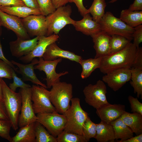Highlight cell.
Here are the masks:
<instances>
[{"label": "cell", "instance_id": "1", "mask_svg": "<svg viewBox=\"0 0 142 142\" xmlns=\"http://www.w3.org/2000/svg\"><path fill=\"white\" fill-rule=\"evenodd\" d=\"M137 48L130 42L123 49L102 57L100 71L106 74L114 70L132 67Z\"/></svg>", "mask_w": 142, "mask_h": 142}, {"label": "cell", "instance_id": "2", "mask_svg": "<svg viewBox=\"0 0 142 142\" xmlns=\"http://www.w3.org/2000/svg\"><path fill=\"white\" fill-rule=\"evenodd\" d=\"M4 103L12 127L15 131L18 128L19 113L21 110L22 99L20 93L11 90L2 79L1 81Z\"/></svg>", "mask_w": 142, "mask_h": 142}, {"label": "cell", "instance_id": "3", "mask_svg": "<svg viewBox=\"0 0 142 142\" xmlns=\"http://www.w3.org/2000/svg\"><path fill=\"white\" fill-rule=\"evenodd\" d=\"M71 101V105L63 114L66 119L63 130L82 135L83 125L88 114L81 106L80 99L72 98Z\"/></svg>", "mask_w": 142, "mask_h": 142}, {"label": "cell", "instance_id": "4", "mask_svg": "<svg viewBox=\"0 0 142 142\" xmlns=\"http://www.w3.org/2000/svg\"><path fill=\"white\" fill-rule=\"evenodd\" d=\"M51 102L57 111L64 114L69 108L73 97V87L70 83L60 81L53 84L50 91Z\"/></svg>", "mask_w": 142, "mask_h": 142}, {"label": "cell", "instance_id": "5", "mask_svg": "<svg viewBox=\"0 0 142 142\" xmlns=\"http://www.w3.org/2000/svg\"><path fill=\"white\" fill-rule=\"evenodd\" d=\"M101 30L111 36H123L131 41L133 39L134 28L130 27L111 12H106L99 22Z\"/></svg>", "mask_w": 142, "mask_h": 142}, {"label": "cell", "instance_id": "6", "mask_svg": "<svg viewBox=\"0 0 142 142\" xmlns=\"http://www.w3.org/2000/svg\"><path fill=\"white\" fill-rule=\"evenodd\" d=\"M72 12L71 6L68 5L57 8L54 12L46 16L47 28L46 36L58 34L66 25L73 26L75 21L70 17Z\"/></svg>", "mask_w": 142, "mask_h": 142}, {"label": "cell", "instance_id": "7", "mask_svg": "<svg viewBox=\"0 0 142 142\" xmlns=\"http://www.w3.org/2000/svg\"><path fill=\"white\" fill-rule=\"evenodd\" d=\"M44 87L33 85L31 87V100L36 114L57 112L50 101V91Z\"/></svg>", "mask_w": 142, "mask_h": 142}, {"label": "cell", "instance_id": "8", "mask_svg": "<svg viewBox=\"0 0 142 142\" xmlns=\"http://www.w3.org/2000/svg\"><path fill=\"white\" fill-rule=\"evenodd\" d=\"M83 93L86 103L96 109L109 103L106 98V87L102 80H99L95 84L85 86Z\"/></svg>", "mask_w": 142, "mask_h": 142}, {"label": "cell", "instance_id": "9", "mask_svg": "<svg viewBox=\"0 0 142 142\" xmlns=\"http://www.w3.org/2000/svg\"><path fill=\"white\" fill-rule=\"evenodd\" d=\"M36 121L45 127L52 135L56 137L64 130L66 119L63 114L57 112L37 114Z\"/></svg>", "mask_w": 142, "mask_h": 142}, {"label": "cell", "instance_id": "10", "mask_svg": "<svg viewBox=\"0 0 142 142\" xmlns=\"http://www.w3.org/2000/svg\"><path fill=\"white\" fill-rule=\"evenodd\" d=\"M22 104L21 113L19 116L18 124L20 128L37 121V118L33 108L31 100V87L20 88Z\"/></svg>", "mask_w": 142, "mask_h": 142}, {"label": "cell", "instance_id": "11", "mask_svg": "<svg viewBox=\"0 0 142 142\" xmlns=\"http://www.w3.org/2000/svg\"><path fill=\"white\" fill-rule=\"evenodd\" d=\"M62 59L58 58L52 60H44L42 57L39 58L38 63L34 66V69L43 71L45 73L46 78L47 88H50L54 84L59 82L60 77L68 73L65 71L60 73H57L55 69L57 64L60 62Z\"/></svg>", "mask_w": 142, "mask_h": 142}, {"label": "cell", "instance_id": "12", "mask_svg": "<svg viewBox=\"0 0 142 142\" xmlns=\"http://www.w3.org/2000/svg\"><path fill=\"white\" fill-rule=\"evenodd\" d=\"M21 19L30 36H46L47 28L46 16L41 14L32 15Z\"/></svg>", "mask_w": 142, "mask_h": 142}, {"label": "cell", "instance_id": "13", "mask_svg": "<svg viewBox=\"0 0 142 142\" xmlns=\"http://www.w3.org/2000/svg\"><path fill=\"white\" fill-rule=\"evenodd\" d=\"M0 19L1 26L13 31L17 38L25 40L31 39L21 18L8 14L0 10Z\"/></svg>", "mask_w": 142, "mask_h": 142}, {"label": "cell", "instance_id": "14", "mask_svg": "<svg viewBox=\"0 0 142 142\" xmlns=\"http://www.w3.org/2000/svg\"><path fill=\"white\" fill-rule=\"evenodd\" d=\"M131 77L130 69H122L114 70L104 76L102 81L115 92L118 90L130 81Z\"/></svg>", "mask_w": 142, "mask_h": 142}, {"label": "cell", "instance_id": "15", "mask_svg": "<svg viewBox=\"0 0 142 142\" xmlns=\"http://www.w3.org/2000/svg\"><path fill=\"white\" fill-rule=\"evenodd\" d=\"M58 34H53L48 36L39 37L38 43L33 50L28 54L19 58V60L25 63L31 62L36 57H42L47 47L51 44L58 40Z\"/></svg>", "mask_w": 142, "mask_h": 142}, {"label": "cell", "instance_id": "16", "mask_svg": "<svg viewBox=\"0 0 142 142\" xmlns=\"http://www.w3.org/2000/svg\"><path fill=\"white\" fill-rule=\"evenodd\" d=\"M39 37L27 40L17 38L10 42L9 48L12 56L20 58L29 53L36 45Z\"/></svg>", "mask_w": 142, "mask_h": 142}, {"label": "cell", "instance_id": "17", "mask_svg": "<svg viewBox=\"0 0 142 142\" xmlns=\"http://www.w3.org/2000/svg\"><path fill=\"white\" fill-rule=\"evenodd\" d=\"M125 111V105L109 103L97 109L96 113L101 120L110 124L119 118Z\"/></svg>", "mask_w": 142, "mask_h": 142}, {"label": "cell", "instance_id": "18", "mask_svg": "<svg viewBox=\"0 0 142 142\" xmlns=\"http://www.w3.org/2000/svg\"><path fill=\"white\" fill-rule=\"evenodd\" d=\"M46 60H52L58 58L68 59L79 63L82 57L72 52L60 48L55 42L49 45L42 57Z\"/></svg>", "mask_w": 142, "mask_h": 142}, {"label": "cell", "instance_id": "19", "mask_svg": "<svg viewBox=\"0 0 142 142\" xmlns=\"http://www.w3.org/2000/svg\"><path fill=\"white\" fill-rule=\"evenodd\" d=\"M11 61L13 65H16L18 68V73L21 75L23 81H30L34 84L47 88L46 85L38 79L34 70V66L38 62L37 59L34 58L31 63L26 64L19 63L13 60Z\"/></svg>", "mask_w": 142, "mask_h": 142}, {"label": "cell", "instance_id": "20", "mask_svg": "<svg viewBox=\"0 0 142 142\" xmlns=\"http://www.w3.org/2000/svg\"><path fill=\"white\" fill-rule=\"evenodd\" d=\"M91 36L96 52L95 58L102 57L109 54L111 36L101 31Z\"/></svg>", "mask_w": 142, "mask_h": 142}, {"label": "cell", "instance_id": "21", "mask_svg": "<svg viewBox=\"0 0 142 142\" xmlns=\"http://www.w3.org/2000/svg\"><path fill=\"white\" fill-rule=\"evenodd\" d=\"M89 14L84 16L81 20L75 21L73 26L77 31L91 36L101 30L99 23L94 21Z\"/></svg>", "mask_w": 142, "mask_h": 142}, {"label": "cell", "instance_id": "22", "mask_svg": "<svg viewBox=\"0 0 142 142\" xmlns=\"http://www.w3.org/2000/svg\"><path fill=\"white\" fill-rule=\"evenodd\" d=\"M98 142H114L115 134L112 126L110 124L101 120L96 124V132L94 138Z\"/></svg>", "mask_w": 142, "mask_h": 142}, {"label": "cell", "instance_id": "23", "mask_svg": "<svg viewBox=\"0 0 142 142\" xmlns=\"http://www.w3.org/2000/svg\"><path fill=\"white\" fill-rule=\"evenodd\" d=\"M120 118L136 135L142 134V115L136 112L130 113L126 111Z\"/></svg>", "mask_w": 142, "mask_h": 142}, {"label": "cell", "instance_id": "24", "mask_svg": "<svg viewBox=\"0 0 142 142\" xmlns=\"http://www.w3.org/2000/svg\"><path fill=\"white\" fill-rule=\"evenodd\" d=\"M0 10L8 14L21 18L30 15L41 14L39 9L27 6H1L0 7Z\"/></svg>", "mask_w": 142, "mask_h": 142}, {"label": "cell", "instance_id": "25", "mask_svg": "<svg viewBox=\"0 0 142 142\" xmlns=\"http://www.w3.org/2000/svg\"><path fill=\"white\" fill-rule=\"evenodd\" d=\"M35 122L20 127L17 134L12 137V142H35Z\"/></svg>", "mask_w": 142, "mask_h": 142}, {"label": "cell", "instance_id": "26", "mask_svg": "<svg viewBox=\"0 0 142 142\" xmlns=\"http://www.w3.org/2000/svg\"><path fill=\"white\" fill-rule=\"evenodd\" d=\"M110 124L114 130L115 139H120L118 142H121L133 136L134 133L123 122L120 117Z\"/></svg>", "mask_w": 142, "mask_h": 142}, {"label": "cell", "instance_id": "27", "mask_svg": "<svg viewBox=\"0 0 142 142\" xmlns=\"http://www.w3.org/2000/svg\"><path fill=\"white\" fill-rule=\"evenodd\" d=\"M128 25L134 28L142 23V11H131L128 9L123 10L120 18Z\"/></svg>", "mask_w": 142, "mask_h": 142}, {"label": "cell", "instance_id": "28", "mask_svg": "<svg viewBox=\"0 0 142 142\" xmlns=\"http://www.w3.org/2000/svg\"><path fill=\"white\" fill-rule=\"evenodd\" d=\"M102 57L90 58L86 59H82L79 63L82 67V70L81 77L83 79L88 77L97 68H99Z\"/></svg>", "mask_w": 142, "mask_h": 142}, {"label": "cell", "instance_id": "29", "mask_svg": "<svg viewBox=\"0 0 142 142\" xmlns=\"http://www.w3.org/2000/svg\"><path fill=\"white\" fill-rule=\"evenodd\" d=\"M131 80L130 83L133 87L134 93H136L137 97L142 99V69L133 67L130 69Z\"/></svg>", "mask_w": 142, "mask_h": 142}, {"label": "cell", "instance_id": "30", "mask_svg": "<svg viewBox=\"0 0 142 142\" xmlns=\"http://www.w3.org/2000/svg\"><path fill=\"white\" fill-rule=\"evenodd\" d=\"M106 6L105 0H93L88 10L94 21L99 23L105 13V10Z\"/></svg>", "mask_w": 142, "mask_h": 142}, {"label": "cell", "instance_id": "31", "mask_svg": "<svg viewBox=\"0 0 142 142\" xmlns=\"http://www.w3.org/2000/svg\"><path fill=\"white\" fill-rule=\"evenodd\" d=\"M35 142H57V138L50 135L40 123L35 122Z\"/></svg>", "mask_w": 142, "mask_h": 142}, {"label": "cell", "instance_id": "32", "mask_svg": "<svg viewBox=\"0 0 142 142\" xmlns=\"http://www.w3.org/2000/svg\"><path fill=\"white\" fill-rule=\"evenodd\" d=\"M130 42V41L123 36L118 35H111L109 54L121 50Z\"/></svg>", "mask_w": 142, "mask_h": 142}, {"label": "cell", "instance_id": "33", "mask_svg": "<svg viewBox=\"0 0 142 142\" xmlns=\"http://www.w3.org/2000/svg\"><path fill=\"white\" fill-rule=\"evenodd\" d=\"M96 132V124L92 121L88 116L84 122L82 128V135L87 142L95 137Z\"/></svg>", "mask_w": 142, "mask_h": 142}, {"label": "cell", "instance_id": "34", "mask_svg": "<svg viewBox=\"0 0 142 142\" xmlns=\"http://www.w3.org/2000/svg\"><path fill=\"white\" fill-rule=\"evenodd\" d=\"M56 138L57 142H87L83 135L64 130Z\"/></svg>", "mask_w": 142, "mask_h": 142}, {"label": "cell", "instance_id": "35", "mask_svg": "<svg viewBox=\"0 0 142 142\" xmlns=\"http://www.w3.org/2000/svg\"><path fill=\"white\" fill-rule=\"evenodd\" d=\"M41 15L47 16L56 10L52 0H37Z\"/></svg>", "mask_w": 142, "mask_h": 142}, {"label": "cell", "instance_id": "36", "mask_svg": "<svg viewBox=\"0 0 142 142\" xmlns=\"http://www.w3.org/2000/svg\"><path fill=\"white\" fill-rule=\"evenodd\" d=\"M12 125L9 120L0 119V136L12 142V137L10 133Z\"/></svg>", "mask_w": 142, "mask_h": 142}, {"label": "cell", "instance_id": "37", "mask_svg": "<svg viewBox=\"0 0 142 142\" xmlns=\"http://www.w3.org/2000/svg\"><path fill=\"white\" fill-rule=\"evenodd\" d=\"M12 76L13 82L9 84V87L12 91L15 92L16 89L18 87L25 88L31 87L30 85L24 83L21 78L18 77L15 71L13 68L12 69Z\"/></svg>", "mask_w": 142, "mask_h": 142}, {"label": "cell", "instance_id": "38", "mask_svg": "<svg viewBox=\"0 0 142 142\" xmlns=\"http://www.w3.org/2000/svg\"><path fill=\"white\" fill-rule=\"evenodd\" d=\"M12 68L6 63L0 59V78L9 79H12Z\"/></svg>", "mask_w": 142, "mask_h": 142}, {"label": "cell", "instance_id": "39", "mask_svg": "<svg viewBox=\"0 0 142 142\" xmlns=\"http://www.w3.org/2000/svg\"><path fill=\"white\" fill-rule=\"evenodd\" d=\"M128 99L130 104L131 111L138 113L142 115V103L137 98H135L131 95L128 96Z\"/></svg>", "mask_w": 142, "mask_h": 142}, {"label": "cell", "instance_id": "40", "mask_svg": "<svg viewBox=\"0 0 142 142\" xmlns=\"http://www.w3.org/2000/svg\"><path fill=\"white\" fill-rule=\"evenodd\" d=\"M134 28V31L133 34L134 40L133 43L138 48L142 42V25L140 24Z\"/></svg>", "mask_w": 142, "mask_h": 142}, {"label": "cell", "instance_id": "41", "mask_svg": "<svg viewBox=\"0 0 142 142\" xmlns=\"http://www.w3.org/2000/svg\"><path fill=\"white\" fill-rule=\"evenodd\" d=\"M132 67L142 69V48L141 47H139L137 48Z\"/></svg>", "mask_w": 142, "mask_h": 142}, {"label": "cell", "instance_id": "42", "mask_svg": "<svg viewBox=\"0 0 142 142\" xmlns=\"http://www.w3.org/2000/svg\"><path fill=\"white\" fill-rule=\"evenodd\" d=\"M26 6L22 0H0L1 6Z\"/></svg>", "mask_w": 142, "mask_h": 142}, {"label": "cell", "instance_id": "43", "mask_svg": "<svg viewBox=\"0 0 142 142\" xmlns=\"http://www.w3.org/2000/svg\"><path fill=\"white\" fill-rule=\"evenodd\" d=\"M83 1V0H69V2L74 3L80 14L83 17L89 12L88 9H87L84 6Z\"/></svg>", "mask_w": 142, "mask_h": 142}, {"label": "cell", "instance_id": "44", "mask_svg": "<svg viewBox=\"0 0 142 142\" xmlns=\"http://www.w3.org/2000/svg\"><path fill=\"white\" fill-rule=\"evenodd\" d=\"M2 34V29L1 27L0 28V59L2 60L8 64L12 68L15 72L18 73V69L15 67L11 61L8 60L4 56L2 50V45L1 40V36Z\"/></svg>", "mask_w": 142, "mask_h": 142}, {"label": "cell", "instance_id": "45", "mask_svg": "<svg viewBox=\"0 0 142 142\" xmlns=\"http://www.w3.org/2000/svg\"><path fill=\"white\" fill-rule=\"evenodd\" d=\"M131 11H140L142 10V0H134L129 8Z\"/></svg>", "mask_w": 142, "mask_h": 142}, {"label": "cell", "instance_id": "46", "mask_svg": "<svg viewBox=\"0 0 142 142\" xmlns=\"http://www.w3.org/2000/svg\"><path fill=\"white\" fill-rule=\"evenodd\" d=\"M0 119L9 120L3 101L0 100Z\"/></svg>", "mask_w": 142, "mask_h": 142}, {"label": "cell", "instance_id": "47", "mask_svg": "<svg viewBox=\"0 0 142 142\" xmlns=\"http://www.w3.org/2000/svg\"><path fill=\"white\" fill-rule=\"evenodd\" d=\"M26 6L39 9L37 0H22Z\"/></svg>", "mask_w": 142, "mask_h": 142}, {"label": "cell", "instance_id": "48", "mask_svg": "<svg viewBox=\"0 0 142 142\" xmlns=\"http://www.w3.org/2000/svg\"><path fill=\"white\" fill-rule=\"evenodd\" d=\"M142 134L132 137L127 139L121 141V142H142Z\"/></svg>", "mask_w": 142, "mask_h": 142}, {"label": "cell", "instance_id": "49", "mask_svg": "<svg viewBox=\"0 0 142 142\" xmlns=\"http://www.w3.org/2000/svg\"><path fill=\"white\" fill-rule=\"evenodd\" d=\"M52 1L56 9L65 6L69 2V0H52Z\"/></svg>", "mask_w": 142, "mask_h": 142}, {"label": "cell", "instance_id": "50", "mask_svg": "<svg viewBox=\"0 0 142 142\" xmlns=\"http://www.w3.org/2000/svg\"><path fill=\"white\" fill-rule=\"evenodd\" d=\"M2 78H0V100L3 101V94L1 81Z\"/></svg>", "mask_w": 142, "mask_h": 142}, {"label": "cell", "instance_id": "51", "mask_svg": "<svg viewBox=\"0 0 142 142\" xmlns=\"http://www.w3.org/2000/svg\"><path fill=\"white\" fill-rule=\"evenodd\" d=\"M117 0H111L109 2V3H112L116 2Z\"/></svg>", "mask_w": 142, "mask_h": 142}, {"label": "cell", "instance_id": "52", "mask_svg": "<svg viewBox=\"0 0 142 142\" xmlns=\"http://www.w3.org/2000/svg\"><path fill=\"white\" fill-rule=\"evenodd\" d=\"M1 21H0V28L1 27Z\"/></svg>", "mask_w": 142, "mask_h": 142}]
</instances>
